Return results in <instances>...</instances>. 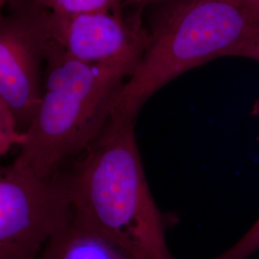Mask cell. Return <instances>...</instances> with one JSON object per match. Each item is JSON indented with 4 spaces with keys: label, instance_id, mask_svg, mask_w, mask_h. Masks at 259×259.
Listing matches in <instances>:
<instances>
[{
    "label": "cell",
    "instance_id": "cell-4",
    "mask_svg": "<svg viewBox=\"0 0 259 259\" xmlns=\"http://www.w3.org/2000/svg\"><path fill=\"white\" fill-rule=\"evenodd\" d=\"M74 204L65 170L41 176L12 163L0 175V259H37L71 221Z\"/></svg>",
    "mask_w": 259,
    "mask_h": 259
},
{
    "label": "cell",
    "instance_id": "cell-12",
    "mask_svg": "<svg viewBox=\"0 0 259 259\" xmlns=\"http://www.w3.org/2000/svg\"><path fill=\"white\" fill-rule=\"evenodd\" d=\"M257 25H259V0H237Z\"/></svg>",
    "mask_w": 259,
    "mask_h": 259
},
{
    "label": "cell",
    "instance_id": "cell-5",
    "mask_svg": "<svg viewBox=\"0 0 259 259\" xmlns=\"http://www.w3.org/2000/svg\"><path fill=\"white\" fill-rule=\"evenodd\" d=\"M48 44L89 64L118 68L131 75L148 44V32L128 22L118 11L57 14L17 12Z\"/></svg>",
    "mask_w": 259,
    "mask_h": 259
},
{
    "label": "cell",
    "instance_id": "cell-1",
    "mask_svg": "<svg viewBox=\"0 0 259 259\" xmlns=\"http://www.w3.org/2000/svg\"><path fill=\"white\" fill-rule=\"evenodd\" d=\"M135 121L111 114L93 145L64 169L75 209L131 259H176L147 183Z\"/></svg>",
    "mask_w": 259,
    "mask_h": 259
},
{
    "label": "cell",
    "instance_id": "cell-7",
    "mask_svg": "<svg viewBox=\"0 0 259 259\" xmlns=\"http://www.w3.org/2000/svg\"><path fill=\"white\" fill-rule=\"evenodd\" d=\"M37 259H131L81 213L53 236Z\"/></svg>",
    "mask_w": 259,
    "mask_h": 259
},
{
    "label": "cell",
    "instance_id": "cell-3",
    "mask_svg": "<svg viewBox=\"0 0 259 259\" xmlns=\"http://www.w3.org/2000/svg\"><path fill=\"white\" fill-rule=\"evenodd\" d=\"M237 0H180L148 32L112 114L136 120L145 103L179 76L236 50L258 27Z\"/></svg>",
    "mask_w": 259,
    "mask_h": 259
},
{
    "label": "cell",
    "instance_id": "cell-8",
    "mask_svg": "<svg viewBox=\"0 0 259 259\" xmlns=\"http://www.w3.org/2000/svg\"><path fill=\"white\" fill-rule=\"evenodd\" d=\"M126 0H1L11 13L45 11L57 14H79L97 11H119Z\"/></svg>",
    "mask_w": 259,
    "mask_h": 259
},
{
    "label": "cell",
    "instance_id": "cell-13",
    "mask_svg": "<svg viewBox=\"0 0 259 259\" xmlns=\"http://www.w3.org/2000/svg\"><path fill=\"white\" fill-rule=\"evenodd\" d=\"M246 259H253V258H250H250H246Z\"/></svg>",
    "mask_w": 259,
    "mask_h": 259
},
{
    "label": "cell",
    "instance_id": "cell-10",
    "mask_svg": "<svg viewBox=\"0 0 259 259\" xmlns=\"http://www.w3.org/2000/svg\"><path fill=\"white\" fill-rule=\"evenodd\" d=\"M259 250V217L230 249L212 259H246Z\"/></svg>",
    "mask_w": 259,
    "mask_h": 259
},
{
    "label": "cell",
    "instance_id": "cell-2",
    "mask_svg": "<svg viewBox=\"0 0 259 259\" xmlns=\"http://www.w3.org/2000/svg\"><path fill=\"white\" fill-rule=\"evenodd\" d=\"M128 78L121 69L77 60L45 41L41 101L14 163L41 176L65 169L102 134Z\"/></svg>",
    "mask_w": 259,
    "mask_h": 259
},
{
    "label": "cell",
    "instance_id": "cell-6",
    "mask_svg": "<svg viewBox=\"0 0 259 259\" xmlns=\"http://www.w3.org/2000/svg\"><path fill=\"white\" fill-rule=\"evenodd\" d=\"M45 41L26 19L11 13L0 26V102L26 133L44 93Z\"/></svg>",
    "mask_w": 259,
    "mask_h": 259
},
{
    "label": "cell",
    "instance_id": "cell-11",
    "mask_svg": "<svg viewBox=\"0 0 259 259\" xmlns=\"http://www.w3.org/2000/svg\"><path fill=\"white\" fill-rule=\"evenodd\" d=\"M233 57L247 58L259 63V26L255 31L247 38V40L241 45L236 50ZM254 111L259 115V101L254 108Z\"/></svg>",
    "mask_w": 259,
    "mask_h": 259
},
{
    "label": "cell",
    "instance_id": "cell-9",
    "mask_svg": "<svg viewBox=\"0 0 259 259\" xmlns=\"http://www.w3.org/2000/svg\"><path fill=\"white\" fill-rule=\"evenodd\" d=\"M26 139V133H21L9 109L0 102V153L1 156L15 145L21 147Z\"/></svg>",
    "mask_w": 259,
    "mask_h": 259
}]
</instances>
